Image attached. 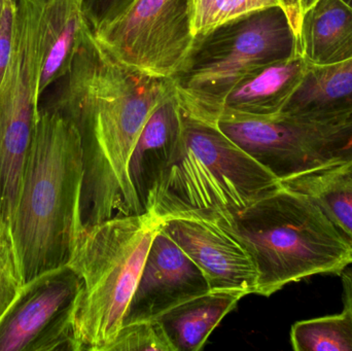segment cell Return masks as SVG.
I'll return each mask as SVG.
<instances>
[{"label":"cell","mask_w":352,"mask_h":351,"mask_svg":"<svg viewBox=\"0 0 352 351\" xmlns=\"http://www.w3.org/2000/svg\"><path fill=\"white\" fill-rule=\"evenodd\" d=\"M80 129L54 106L39 107L10 222L23 286L69 265L85 227Z\"/></svg>","instance_id":"cell-1"},{"label":"cell","mask_w":352,"mask_h":351,"mask_svg":"<svg viewBox=\"0 0 352 351\" xmlns=\"http://www.w3.org/2000/svg\"><path fill=\"white\" fill-rule=\"evenodd\" d=\"M188 214L210 218L239 239L258 269L260 296L312 276H340L352 265L351 239L311 198L281 185L236 214Z\"/></svg>","instance_id":"cell-2"},{"label":"cell","mask_w":352,"mask_h":351,"mask_svg":"<svg viewBox=\"0 0 352 351\" xmlns=\"http://www.w3.org/2000/svg\"><path fill=\"white\" fill-rule=\"evenodd\" d=\"M163 218L119 216L85 228L70 261L82 282L74 315V351H107L123 327Z\"/></svg>","instance_id":"cell-3"},{"label":"cell","mask_w":352,"mask_h":351,"mask_svg":"<svg viewBox=\"0 0 352 351\" xmlns=\"http://www.w3.org/2000/svg\"><path fill=\"white\" fill-rule=\"evenodd\" d=\"M280 185L217 125L182 109L175 154L146 200L161 218L188 212L236 214Z\"/></svg>","instance_id":"cell-4"},{"label":"cell","mask_w":352,"mask_h":351,"mask_svg":"<svg viewBox=\"0 0 352 351\" xmlns=\"http://www.w3.org/2000/svg\"><path fill=\"white\" fill-rule=\"evenodd\" d=\"M301 54L283 6L241 16L195 37L182 69L173 78L182 111L217 125L223 100L245 76Z\"/></svg>","instance_id":"cell-5"},{"label":"cell","mask_w":352,"mask_h":351,"mask_svg":"<svg viewBox=\"0 0 352 351\" xmlns=\"http://www.w3.org/2000/svg\"><path fill=\"white\" fill-rule=\"evenodd\" d=\"M217 126L279 181L352 162V113L327 117L223 115Z\"/></svg>","instance_id":"cell-6"},{"label":"cell","mask_w":352,"mask_h":351,"mask_svg":"<svg viewBox=\"0 0 352 351\" xmlns=\"http://www.w3.org/2000/svg\"><path fill=\"white\" fill-rule=\"evenodd\" d=\"M45 0H19L10 61L0 84V194L20 187L39 113Z\"/></svg>","instance_id":"cell-7"},{"label":"cell","mask_w":352,"mask_h":351,"mask_svg":"<svg viewBox=\"0 0 352 351\" xmlns=\"http://www.w3.org/2000/svg\"><path fill=\"white\" fill-rule=\"evenodd\" d=\"M93 34L121 63L173 80L184 67L195 41L190 0H136Z\"/></svg>","instance_id":"cell-8"},{"label":"cell","mask_w":352,"mask_h":351,"mask_svg":"<svg viewBox=\"0 0 352 351\" xmlns=\"http://www.w3.org/2000/svg\"><path fill=\"white\" fill-rule=\"evenodd\" d=\"M80 286L70 266L28 284L0 325V351H74V315Z\"/></svg>","instance_id":"cell-9"},{"label":"cell","mask_w":352,"mask_h":351,"mask_svg":"<svg viewBox=\"0 0 352 351\" xmlns=\"http://www.w3.org/2000/svg\"><path fill=\"white\" fill-rule=\"evenodd\" d=\"M163 218L162 229L202 270L210 291L256 295L258 273L246 247L210 218L179 214Z\"/></svg>","instance_id":"cell-10"},{"label":"cell","mask_w":352,"mask_h":351,"mask_svg":"<svg viewBox=\"0 0 352 351\" xmlns=\"http://www.w3.org/2000/svg\"><path fill=\"white\" fill-rule=\"evenodd\" d=\"M208 292L210 286L202 270L161 228L151 245L123 326L157 321Z\"/></svg>","instance_id":"cell-11"},{"label":"cell","mask_w":352,"mask_h":351,"mask_svg":"<svg viewBox=\"0 0 352 351\" xmlns=\"http://www.w3.org/2000/svg\"><path fill=\"white\" fill-rule=\"evenodd\" d=\"M182 107L175 92L153 111L144 124L128 166V177L140 212L175 154L180 133Z\"/></svg>","instance_id":"cell-12"},{"label":"cell","mask_w":352,"mask_h":351,"mask_svg":"<svg viewBox=\"0 0 352 351\" xmlns=\"http://www.w3.org/2000/svg\"><path fill=\"white\" fill-rule=\"evenodd\" d=\"M307 67V61L299 54L254 70L227 95L219 117H272L280 115L301 84Z\"/></svg>","instance_id":"cell-13"},{"label":"cell","mask_w":352,"mask_h":351,"mask_svg":"<svg viewBox=\"0 0 352 351\" xmlns=\"http://www.w3.org/2000/svg\"><path fill=\"white\" fill-rule=\"evenodd\" d=\"M300 52L308 64L327 66L352 58V8L343 0H318L302 14Z\"/></svg>","instance_id":"cell-14"},{"label":"cell","mask_w":352,"mask_h":351,"mask_svg":"<svg viewBox=\"0 0 352 351\" xmlns=\"http://www.w3.org/2000/svg\"><path fill=\"white\" fill-rule=\"evenodd\" d=\"M352 113V58L327 66L308 64L305 76L280 115L327 117Z\"/></svg>","instance_id":"cell-15"},{"label":"cell","mask_w":352,"mask_h":351,"mask_svg":"<svg viewBox=\"0 0 352 351\" xmlns=\"http://www.w3.org/2000/svg\"><path fill=\"white\" fill-rule=\"evenodd\" d=\"M85 0H45L43 14L45 56L38 94L67 74L86 25Z\"/></svg>","instance_id":"cell-16"},{"label":"cell","mask_w":352,"mask_h":351,"mask_svg":"<svg viewBox=\"0 0 352 351\" xmlns=\"http://www.w3.org/2000/svg\"><path fill=\"white\" fill-rule=\"evenodd\" d=\"M241 299L232 293L210 291L171 309L159 321L164 326L175 351H198Z\"/></svg>","instance_id":"cell-17"},{"label":"cell","mask_w":352,"mask_h":351,"mask_svg":"<svg viewBox=\"0 0 352 351\" xmlns=\"http://www.w3.org/2000/svg\"><path fill=\"white\" fill-rule=\"evenodd\" d=\"M305 194L352 241V162L280 181Z\"/></svg>","instance_id":"cell-18"},{"label":"cell","mask_w":352,"mask_h":351,"mask_svg":"<svg viewBox=\"0 0 352 351\" xmlns=\"http://www.w3.org/2000/svg\"><path fill=\"white\" fill-rule=\"evenodd\" d=\"M291 343L296 351H352L351 311L298 321Z\"/></svg>","instance_id":"cell-19"},{"label":"cell","mask_w":352,"mask_h":351,"mask_svg":"<svg viewBox=\"0 0 352 351\" xmlns=\"http://www.w3.org/2000/svg\"><path fill=\"white\" fill-rule=\"evenodd\" d=\"M195 37L252 12L283 6V0H190Z\"/></svg>","instance_id":"cell-20"},{"label":"cell","mask_w":352,"mask_h":351,"mask_svg":"<svg viewBox=\"0 0 352 351\" xmlns=\"http://www.w3.org/2000/svg\"><path fill=\"white\" fill-rule=\"evenodd\" d=\"M107 351H175L164 326L157 321L125 325Z\"/></svg>","instance_id":"cell-21"},{"label":"cell","mask_w":352,"mask_h":351,"mask_svg":"<svg viewBox=\"0 0 352 351\" xmlns=\"http://www.w3.org/2000/svg\"><path fill=\"white\" fill-rule=\"evenodd\" d=\"M16 267L10 226L0 228V325L26 292Z\"/></svg>","instance_id":"cell-22"},{"label":"cell","mask_w":352,"mask_h":351,"mask_svg":"<svg viewBox=\"0 0 352 351\" xmlns=\"http://www.w3.org/2000/svg\"><path fill=\"white\" fill-rule=\"evenodd\" d=\"M136 0H85L84 14L91 30H98L123 14Z\"/></svg>","instance_id":"cell-23"},{"label":"cell","mask_w":352,"mask_h":351,"mask_svg":"<svg viewBox=\"0 0 352 351\" xmlns=\"http://www.w3.org/2000/svg\"><path fill=\"white\" fill-rule=\"evenodd\" d=\"M18 2L19 0H2L0 6V84L10 61Z\"/></svg>","instance_id":"cell-24"},{"label":"cell","mask_w":352,"mask_h":351,"mask_svg":"<svg viewBox=\"0 0 352 351\" xmlns=\"http://www.w3.org/2000/svg\"><path fill=\"white\" fill-rule=\"evenodd\" d=\"M283 8L287 12V16L291 21L292 26L295 30L298 39L300 38V28H301L302 12L300 8V0H283Z\"/></svg>","instance_id":"cell-25"},{"label":"cell","mask_w":352,"mask_h":351,"mask_svg":"<svg viewBox=\"0 0 352 351\" xmlns=\"http://www.w3.org/2000/svg\"><path fill=\"white\" fill-rule=\"evenodd\" d=\"M340 278L342 280L344 308L349 309L352 313V265L343 270Z\"/></svg>","instance_id":"cell-26"},{"label":"cell","mask_w":352,"mask_h":351,"mask_svg":"<svg viewBox=\"0 0 352 351\" xmlns=\"http://www.w3.org/2000/svg\"><path fill=\"white\" fill-rule=\"evenodd\" d=\"M318 1V0H300V8H301L302 14Z\"/></svg>","instance_id":"cell-27"},{"label":"cell","mask_w":352,"mask_h":351,"mask_svg":"<svg viewBox=\"0 0 352 351\" xmlns=\"http://www.w3.org/2000/svg\"><path fill=\"white\" fill-rule=\"evenodd\" d=\"M343 1L352 8V0H343Z\"/></svg>","instance_id":"cell-28"},{"label":"cell","mask_w":352,"mask_h":351,"mask_svg":"<svg viewBox=\"0 0 352 351\" xmlns=\"http://www.w3.org/2000/svg\"><path fill=\"white\" fill-rule=\"evenodd\" d=\"M1 1L2 0H0V6H1Z\"/></svg>","instance_id":"cell-29"},{"label":"cell","mask_w":352,"mask_h":351,"mask_svg":"<svg viewBox=\"0 0 352 351\" xmlns=\"http://www.w3.org/2000/svg\"><path fill=\"white\" fill-rule=\"evenodd\" d=\"M0 228H1V227H0Z\"/></svg>","instance_id":"cell-30"}]
</instances>
